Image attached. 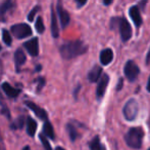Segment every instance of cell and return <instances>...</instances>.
<instances>
[{"mask_svg": "<svg viewBox=\"0 0 150 150\" xmlns=\"http://www.w3.org/2000/svg\"><path fill=\"white\" fill-rule=\"evenodd\" d=\"M67 132H69V138H71V140L73 141V142L76 141V139H77V137H78V133H77V131H76L75 126H74L73 124L69 123V124H67Z\"/></svg>", "mask_w": 150, "mask_h": 150, "instance_id": "obj_21", "label": "cell"}, {"mask_svg": "<svg viewBox=\"0 0 150 150\" xmlns=\"http://www.w3.org/2000/svg\"><path fill=\"white\" fill-rule=\"evenodd\" d=\"M147 90L150 93V76H149V78H148V83H147Z\"/></svg>", "mask_w": 150, "mask_h": 150, "instance_id": "obj_33", "label": "cell"}, {"mask_svg": "<svg viewBox=\"0 0 150 150\" xmlns=\"http://www.w3.org/2000/svg\"><path fill=\"white\" fill-rule=\"evenodd\" d=\"M110 24L111 28H115V25L119 26L122 41H128L132 37V27L126 18H113L110 21Z\"/></svg>", "mask_w": 150, "mask_h": 150, "instance_id": "obj_3", "label": "cell"}, {"mask_svg": "<svg viewBox=\"0 0 150 150\" xmlns=\"http://www.w3.org/2000/svg\"><path fill=\"white\" fill-rule=\"evenodd\" d=\"M38 81H39V84H38L37 92H40L42 90V88L44 86V84H45V79L43 77H39L38 78Z\"/></svg>", "mask_w": 150, "mask_h": 150, "instance_id": "obj_27", "label": "cell"}, {"mask_svg": "<svg viewBox=\"0 0 150 150\" xmlns=\"http://www.w3.org/2000/svg\"><path fill=\"white\" fill-rule=\"evenodd\" d=\"M42 69L41 65H37V68H36V71H40Z\"/></svg>", "mask_w": 150, "mask_h": 150, "instance_id": "obj_35", "label": "cell"}, {"mask_svg": "<svg viewBox=\"0 0 150 150\" xmlns=\"http://www.w3.org/2000/svg\"><path fill=\"white\" fill-rule=\"evenodd\" d=\"M76 3H77L78 7H82V6L85 5V4L87 3V1H86V0H83V1H80V0H77V1H76Z\"/></svg>", "mask_w": 150, "mask_h": 150, "instance_id": "obj_29", "label": "cell"}, {"mask_svg": "<svg viewBox=\"0 0 150 150\" xmlns=\"http://www.w3.org/2000/svg\"><path fill=\"white\" fill-rule=\"evenodd\" d=\"M40 140H41V142H42V144H43L45 150H52L51 145H50V142L47 140V138H46L44 135H40Z\"/></svg>", "mask_w": 150, "mask_h": 150, "instance_id": "obj_26", "label": "cell"}, {"mask_svg": "<svg viewBox=\"0 0 150 150\" xmlns=\"http://www.w3.org/2000/svg\"><path fill=\"white\" fill-rule=\"evenodd\" d=\"M43 132H44V135L47 136L49 139L53 140L55 138V135H54V130H53V126H52L51 122L46 120L45 123H44V126H43Z\"/></svg>", "mask_w": 150, "mask_h": 150, "instance_id": "obj_18", "label": "cell"}, {"mask_svg": "<svg viewBox=\"0 0 150 150\" xmlns=\"http://www.w3.org/2000/svg\"><path fill=\"white\" fill-rule=\"evenodd\" d=\"M101 73H102V68L100 66L95 65L90 70L89 74H88V79H89L90 82H96L99 79V77H100Z\"/></svg>", "mask_w": 150, "mask_h": 150, "instance_id": "obj_16", "label": "cell"}, {"mask_svg": "<svg viewBox=\"0 0 150 150\" xmlns=\"http://www.w3.org/2000/svg\"><path fill=\"white\" fill-rule=\"evenodd\" d=\"M51 33H52V36L54 38H57L58 35H59L58 22H57V18H56L55 12H54L53 6L51 7Z\"/></svg>", "mask_w": 150, "mask_h": 150, "instance_id": "obj_15", "label": "cell"}, {"mask_svg": "<svg viewBox=\"0 0 150 150\" xmlns=\"http://www.w3.org/2000/svg\"><path fill=\"white\" fill-rule=\"evenodd\" d=\"M0 150H6L5 146H4V142H3V139H2L1 133H0Z\"/></svg>", "mask_w": 150, "mask_h": 150, "instance_id": "obj_28", "label": "cell"}, {"mask_svg": "<svg viewBox=\"0 0 150 150\" xmlns=\"http://www.w3.org/2000/svg\"><path fill=\"white\" fill-rule=\"evenodd\" d=\"M40 10V6L39 5H36L35 7L33 8V9L30 11V14H28V20L29 22H34V18L36 17V14H37V12Z\"/></svg>", "mask_w": 150, "mask_h": 150, "instance_id": "obj_25", "label": "cell"}, {"mask_svg": "<svg viewBox=\"0 0 150 150\" xmlns=\"http://www.w3.org/2000/svg\"><path fill=\"white\" fill-rule=\"evenodd\" d=\"M26 62V55L23 52V50H18L14 52V63H16V71H20L21 67Z\"/></svg>", "mask_w": 150, "mask_h": 150, "instance_id": "obj_14", "label": "cell"}, {"mask_svg": "<svg viewBox=\"0 0 150 150\" xmlns=\"http://www.w3.org/2000/svg\"><path fill=\"white\" fill-rule=\"evenodd\" d=\"M11 33L18 39L29 37L32 35V29L29 25L21 23V24H16L11 27Z\"/></svg>", "mask_w": 150, "mask_h": 150, "instance_id": "obj_5", "label": "cell"}, {"mask_svg": "<svg viewBox=\"0 0 150 150\" xmlns=\"http://www.w3.org/2000/svg\"><path fill=\"white\" fill-rule=\"evenodd\" d=\"M148 150H150V148H149V149H148Z\"/></svg>", "mask_w": 150, "mask_h": 150, "instance_id": "obj_39", "label": "cell"}, {"mask_svg": "<svg viewBox=\"0 0 150 150\" xmlns=\"http://www.w3.org/2000/svg\"><path fill=\"white\" fill-rule=\"evenodd\" d=\"M25 104H26V106L28 107L30 110L33 111V112L35 113L36 115L40 118V119L47 120V113H46V111L44 110L43 108L39 107L37 104H35L34 102H31V101H26V103H25Z\"/></svg>", "mask_w": 150, "mask_h": 150, "instance_id": "obj_8", "label": "cell"}, {"mask_svg": "<svg viewBox=\"0 0 150 150\" xmlns=\"http://www.w3.org/2000/svg\"><path fill=\"white\" fill-rule=\"evenodd\" d=\"M55 150H65V149L62 148V147H60V146H58V147H56Z\"/></svg>", "mask_w": 150, "mask_h": 150, "instance_id": "obj_36", "label": "cell"}, {"mask_svg": "<svg viewBox=\"0 0 150 150\" xmlns=\"http://www.w3.org/2000/svg\"><path fill=\"white\" fill-rule=\"evenodd\" d=\"M113 59V52L110 48H105L100 52V63L103 66H107Z\"/></svg>", "mask_w": 150, "mask_h": 150, "instance_id": "obj_12", "label": "cell"}, {"mask_svg": "<svg viewBox=\"0 0 150 150\" xmlns=\"http://www.w3.org/2000/svg\"><path fill=\"white\" fill-rule=\"evenodd\" d=\"M1 88H2V90H3V92L5 93L9 98H16V97L20 95V90L14 88L13 86L10 85L8 82H3Z\"/></svg>", "mask_w": 150, "mask_h": 150, "instance_id": "obj_13", "label": "cell"}, {"mask_svg": "<svg viewBox=\"0 0 150 150\" xmlns=\"http://www.w3.org/2000/svg\"><path fill=\"white\" fill-rule=\"evenodd\" d=\"M60 55L65 60H71L78 56L84 55L87 52V45L81 40L69 41L62 44L59 48Z\"/></svg>", "mask_w": 150, "mask_h": 150, "instance_id": "obj_1", "label": "cell"}, {"mask_svg": "<svg viewBox=\"0 0 150 150\" xmlns=\"http://www.w3.org/2000/svg\"><path fill=\"white\" fill-rule=\"evenodd\" d=\"M144 132L141 128H132L125 136V140L128 146L133 149H140L142 146V140Z\"/></svg>", "mask_w": 150, "mask_h": 150, "instance_id": "obj_2", "label": "cell"}, {"mask_svg": "<svg viewBox=\"0 0 150 150\" xmlns=\"http://www.w3.org/2000/svg\"><path fill=\"white\" fill-rule=\"evenodd\" d=\"M38 124L34 118L28 117L27 118V133H28L29 136L34 137L36 134V131H37Z\"/></svg>", "mask_w": 150, "mask_h": 150, "instance_id": "obj_17", "label": "cell"}, {"mask_svg": "<svg viewBox=\"0 0 150 150\" xmlns=\"http://www.w3.org/2000/svg\"><path fill=\"white\" fill-rule=\"evenodd\" d=\"M0 50H1V45H0Z\"/></svg>", "mask_w": 150, "mask_h": 150, "instance_id": "obj_38", "label": "cell"}, {"mask_svg": "<svg viewBox=\"0 0 150 150\" xmlns=\"http://www.w3.org/2000/svg\"><path fill=\"white\" fill-rule=\"evenodd\" d=\"M124 72L126 77L129 79V81L133 82L137 79L139 73H140V70H139V67L137 66V64L134 62V61L130 60L126 63L124 68Z\"/></svg>", "mask_w": 150, "mask_h": 150, "instance_id": "obj_6", "label": "cell"}, {"mask_svg": "<svg viewBox=\"0 0 150 150\" xmlns=\"http://www.w3.org/2000/svg\"><path fill=\"white\" fill-rule=\"evenodd\" d=\"M24 46L32 57H37L39 54V40L37 37H34L29 41H26L24 43Z\"/></svg>", "mask_w": 150, "mask_h": 150, "instance_id": "obj_7", "label": "cell"}, {"mask_svg": "<svg viewBox=\"0 0 150 150\" xmlns=\"http://www.w3.org/2000/svg\"><path fill=\"white\" fill-rule=\"evenodd\" d=\"M24 124H25V117L24 116H20L18 118H16L13 123H11L10 128L12 130H18V128H22L24 126Z\"/></svg>", "mask_w": 150, "mask_h": 150, "instance_id": "obj_22", "label": "cell"}, {"mask_svg": "<svg viewBox=\"0 0 150 150\" xmlns=\"http://www.w3.org/2000/svg\"><path fill=\"white\" fill-rule=\"evenodd\" d=\"M108 82H109V76L107 74H103L100 81L98 82V85H97V90H96V96L98 99L102 98L104 96L105 90H106V88L108 85Z\"/></svg>", "mask_w": 150, "mask_h": 150, "instance_id": "obj_10", "label": "cell"}, {"mask_svg": "<svg viewBox=\"0 0 150 150\" xmlns=\"http://www.w3.org/2000/svg\"><path fill=\"white\" fill-rule=\"evenodd\" d=\"M2 40H3L6 45H8V46L11 45V42H12L11 35H10V33L8 32L7 30H5V29L2 31Z\"/></svg>", "mask_w": 150, "mask_h": 150, "instance_id": "obj_24", "label": "cell"}, {"mask_svg": "<svg viewBox=\"0 0 150 150\" xmlns=\"http://www.w3.org/2000/svg\"><path fill=\"white\" fill-rule=\"evenodd\" d=\"M111 3H112V0H104V1H103L104 5H109V4H111Z\"/></svg>", "mask_w": 150, "mask_h": 150, "instance_id": "obj_32", "label": "cell"}, {"mask_svg": "<svg viewBox=\"0 0 150 150\" xmlns=\"http://www.w3.org/2000/svg\"><path fill=\"white\" fill-rule=\"evenodd\" d=\"M57 14H58V17H59V21H60L61 27H62V28L64 29L65 27H67V25H69L71 18H69V12H67V10H65L64 8L62 7V5H61V2L60 1L57 2Z\"/></svg>", "mask_w": 150, "mask_h": 150, "instance_id": "obj_9", "label": "cell"}, {"mask_svg": "<svg viewBox=\"0 0 150 150\" xmlns=\"http://www.w3.org/2000/svg\"><path fill=\"white\" fill-rule=\"evenodd\" d=\"M24 150H30V148H29L28 146H26V147H25V148H24Z\"/></svg>", "mask_w": 150, "mask_h": 150, "instance_id": "obj_37", "label": "cell"}, {"mask_svg": "<svg viewBox=\"0 0 150 150\" xmlns=\"http://www.w3.org/2000/svg\"><path fill=\"white\" fill-rule=\"evenodd\" d=\"M149 62H150V48L148 50V54H147V56H146V64L148 65Z\"/></svg>", "mask_w": 150, "mask_h": 150, "instance_id": "obj_31", "label": "cell"}, {"mask_svg": "<svg viewBox=\"0 0 150 150\" xmlns=\"http://www.w3.org/2000/svg\"><path fill=\"white\" fill-rule=\"evenodd\" d=\"M79 90H80V86H78L77 88H76V92H75V97L77 98V94H78V92H79Z\"/></svg>", "mask_w": 150, "mask_h": 150, "instance_id": "obj_34", "label": "cell"}, {"mask_svg": "<svg viewBox=\"0 0 150 150\" xmlns=\"http://www.w3.org/2000/svg\"><path fill=\"white\" fill-rule=\"evenodd\" d=\"M122 82H124L122 78H120L119 83H117V90H122Z\"/></svg>", "mask_w": 150, "mask_h": 150, "instance_id": "obj_30", "label": "cell"}, {"mask_svg": "<svg viewBox=\"0 0 150 150\" xmlns=\"http://www.w3.org/2000/svg\"><path fill=\"white\" fill-rule=\"evenodd\" d=\"M12 6V2L11 1H5L4 3H2L0 5V19L3 17V14H5L7 10L10 9V7Z\"/></svg>", "mask_w": 150, "mask_h": 150, "instance_id": "obj_23", "label": "cell"}, {"mask_svg": "<svg viewBox=\"0 0 150 150\" xmlns=\"http://www.w3.org/2000/svg\"><path fill=\"white\" fill-rule=\"evenodd\" d=\"M35 28L37 30L38 33L42 34V33L45 31V26H44V22H43V19L42 17H38L37 20H36V23H35Z\"/></svg>", "mask_w": 150, "mask_h": 150, "instance_id": "obj_20", "label": "cell"}, {"mask_svg": "<svg viewBox=\"0 0 150 150\" xmlns=\"http://www.w3.org/2000/svg\"><path fill=\"white\" fill-rule=\"evenodd\" d=\"M90 149L91 150H105V147L100 143V140H99L98 136H96L90 142Z\"/></svg>", "mask_w": 150, "mask_h": 150, "instance_id": "obj_19", "label": "cell"}, {"mask_svg": "<svg viewBox=\"0 0 150 150\" xmlns=\"http://www.w3.org/2000/svg\"><path fill=\"white\" fill-rule=\"evenodd\" d=\"M129 14H130L131 19L134 22V24L136 25V27H140L142 25V18H141L140 14V10H139V7L137 5H133L130 7V10H129Z\"/></svg>", "mask_w": 150, "mask_h": 150, "instance_id": "obj_11", "label": "cell"}, {"mask_svg": "<svg viewBox=\"0 0 150 150\" xmlns=\"http://www.w3.org/2000/svg\"><path fill=\"white\" fill-rule=\"evenodd\" d=\"M138 109H139L138 102H137L135 99H131V100H129L128 102L126 103V105H125V107H124V110H122L126 119L130 120V121L134 120L135 118L137 117Z\"/></svg>", "mask_w": 150, "mask_h": 150, "instance_id": "obj_4", "label": "cell"}]
</instances>
